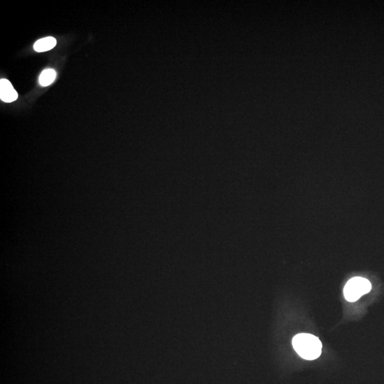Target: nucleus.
I'll list each match as a JSON object with an SVG mask.
<instances>
[{
    "instance_id": "1",
    "label": "nucleus",
    "mask_w": 384,
    "mask_h": 384,
    "mask_svg": "<svg viewBox=\"0 0 384 384\" xmlns=\"http://www.w3.org/2000/svg\"><path fill=\"white\" fill-rule=\"evenodd\" d=\"M292 346L300 357L307 360L316 359L322 353V342L318 337L310 334L302 333L295 336Z\"/></svg>"
},
{
    "instance_id": "2",
    "label": "nucleus",
    "mask_w": 384,
    "mask_h": 384,
    "mask_svg": "<svg viewBox=\"0 0 384 384\" xmlns=\"http://www.w3.org/2000/svg\"><path fill=\"white\" fill-rule=\"evenodd\" d=\"M372 290V284L366 278L355 277L346 283L344 288V298L349 302H356Z\"/></svg>"
},
{
    "instance_id": "3",
    "label": "nucleus",
    "mask_w": 384,
    "mask_h": 384,
    "mask_svg": "<svg viewBox=\"0 0 384 384\" xmlns=\"http://www.w3.org/2000/svg\"><path fill=\"white\" fill-rule=\"evenodd\" d=\"M0 98L5 103H12L18 98V94L8 80H0Z\"/></svg>"
},
{
    "instance_id": "4",
    "label": "nucleus",
    "mask_w": 384,
    "mask_h": 384,
    "mask_svg": "<svg viewBox=\"0 0 384 384\" xmlns=\"http://www.w3.org/2000/svg\"><path fill=\"white\" fill-rule=\"evenodd\" d=\"M57 45V40L53 37L48 36L37 41L34 45V49L37 52L49 51Z\"/></svg>"
},
{
    "instance_id": "5",
    "label": "nucleus",
    "mask_w": 384,
    "mask_h": 384,
    "mask_svg": "<svg viewBox=\"0 0 384 384\" xmlns=\"http://www.w3.org/2000/svg\"><path fill=\"white\" fill-rule=\"evenodd\" d=\"M56 76H57V74H56L54 70L49 68V69L43 70L40 79H39V82L42 86H48L54 81Z\"/></svg>"
}]
</instances>
